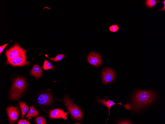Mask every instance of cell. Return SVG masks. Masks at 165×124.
Here are the masks:
<instances>
[{
  "mask_svg": "<svg viewBox=\"0 0 165 124\" xmlns=\"http://www.w3.org/2000/svg\"><path fill=\"white\" fill-rule=\"evenodd\" d=\"M157 94L151 90H139L133 96L131 102L132 111H138L152 103L157 97Z\"/></svg>",
  "mask_w": 165,
  "mask_h": 124,
  "instance_id": "cell-1",
  "label": "cell"
},
{
  "mask_svg": "<svg viewBox=\"0 0 165 124\" xmlns=\"http://www.w3.org/2000/svg\"><path fill=\"white\" fill-rule=\"evenodd\" d=\"M26 86L25 79L21 77L16 78L13 82L10 92L11 99L16 100L23 92Z\"/></svg>",
  "mask_w": 165,
  "mask_h": 124,
  "instance_id": "cell-2",
  "label": "cell"
},
{
  "mask_svg": "<svg viewBox=\"0 0 165 124\" xmlns=\"http://www.w3.org/2000/svg\"><path fill=\"white\" fill-rule=\"evenodd\" d=\"M63 100L64 104L71 116L75 120L82 119L83 114L80 108L73 103L68 97L65 96Z\"/></svg>",
  "mask_w": 165,
  "mask_h": 124,
  "instance_id": "cell-3",
  "label": "cell"
},
{
  "mask_svg": "<svg viewBox=\"0 0 165 124\" xmlns=\"http://www.w3.org/2000/svg\"><path fill=\"white\" fill-rule=\"evenodd\" d=\"M27 50L21 47L18 43H15L13 46L7 49L5 52V54L7 58V61L18 56Z\"/></svg>",
  "mask_w": 165,
  "mask_h": 124,
  "instance_id": "cell-4",
  "label": "cell"
},
{
  "mask_svg": "<svg viewBox=\"0 0 165 124\" xmlns=\"http://www.w3.org/2000/svg\"><path fill=\"white\" fill-rule=\"evenodd\" d=\"M26 52L25 51L18 56L6 61L5 64H10L13 66L22 67L25 65L29 66V61L26 60Z\"/></svg>",
  "mask_w": 165,
  "mask_h": 124,
  "instance_id": "cell-5",
  "label": "cell"
},
{
  "mask_svg": "<svg viewBox=\"0 0 165 124\" xmlns=\"http://www.w3.org/2000/svg\"><path fill=\"white\" fill-rule=\"evenodd\" d=\"M116 77L115 73L111 69L106 68L104 69L102 72V78L103 82L107 84L112 82Z\"/></svg>",
  "mask_w": 165,
  "mask_h": 124,
  "instance_id": "cell-6",
  "label": "cell"
},
{
  "mask_svg": "<svg viewBox=\"0 0 165 124\" xmlns=\"http://www.w3.org/2000/svg\"><path fill=\"white\" fill-rule=\"evenodd\" d=\"M88 62L91 65L98 67L102 64V60L100 55L95 52L92 51L87 57Z\"/></svg>",
  "mask_w": 165,
  "mask_h": 124,
  "instance_id": "cell-7",
  "label": "cell"
},
{
  "mask_svg": "<svg viewBox=\"0 0 165 124\" xmlns=\"http://www.w3.org/2000/svg\"><path fill=\"white\" fill-rule=\"evenodd\" d=\"M108 99L107 101H106V99H97V101L101 104L106 106L108 108L109 111V115L108 118L107 119V121L109 116L110 115V109L112 106L115 104H119L123 106L125 109L127 110H130L131 109V106L129 103H127L125 105H123L122 104L121 102L118 103H115L112 100L109 99L107 98H106Z\"/></svg>",
  "mask_w": 165,
  "mask_h": 124,
  "instance_id": "cell-8",
  "label": "cell"
},
{
  "mask_svg": "<svg viewBox=\"0 0 165 124\" xmlns=\"http://www.w3.org/2000/svg\"><path fill=\"white\" fill-rule=\"evenodd\" d=\"M10 123L13 124L18 119L19 115V112L18 107L11 106L6 108Z\"/></svg>",
  "mask_w": 165,
  "mask_h": 124,
  "instance_id": "cell-9",
  "label": "cell"
},
{
  "mask_svg": "<svg viewBox=\"0 0 165 124\" xmlns=\"http://www.w3.org/2000/svg\"><path fill=\"white\" fill-rule=\"evenodd\" d=\"M67 112H64L63 109H56L51 110L49 112V116L51 119L62 118L65 120H67Z\"/></svg>",
  "mask_w": 165,
  "mask_h": 124,
  "instance_id": "cell-10",
  "label": "cell"
},
{
  "mask_svg": "<svg viewBox=\"0 0 165 124\" xmlns=\"http://www.w3.org/2000/svg\"><path fill=\"white\" fill-rule=\"evenodd\" d=\"M53 97L49 93H44L40 94L38 97L37 102L40 105H49L53 100Z\"/></svg>",
  "mask_w": 165,
  "mask_h": 124,
  "instance_id": "cell-11",
  "label": "cell"
},
{
  "mask_svg": "<svg viewBox=\"0 0 165 124\" xmlns=\"http://www.w3.org/2000/svg\"><path fill=\"white\" fill-rule=\"evenodd\" d=\"M30 74L34 76L37 79L41 78L42 75V68L38 65L35 64L33 66L31 71Z\"/></svg>",
  "mask_w": 165,
  "mask_h": 124,
  "instance_id": "cell-12",
  "label": "cell"
},
{
  "mask_svg": "<svg viewBox=\"0 0 165 124\" xmlns=\"http://www.w3.org/2000/svg\"><path fill=\"white\" fill-rule=\"evenodd\" d=\"M39 114V113L38 111L33 106H31L30 107L28 113L26 115V117L28 120L29 121L32 117L37 116Z\"/></svg>",
  "mask_w": 165,
  "mask_h": 124,
  "instance_id": "cell-13",
  "label": "cell"
},
{
  "mask_svg": "<svg viewBox=\"0 0 165 124\" xmlns=\"http://www.w3.org/2000/svg\"><path fill=\"white\" fill-rule=\"evenodd\" d=\"M19 107H20L21 112V119L24 118L25 115L27 113L29 110V107L24 102L18 101Z\"/></svg>",
  "mask_w": 165,
  "mask_h": 124,
  "instance_id": "cell-14",
  "label": "cell"
},
{
  "mask_svg": "<svg viewBox=\"0 0 165 124\" xmlns=\"http://www.w3.org/2000/svg\"><path fill=\"white\" fill-rule=\"evenodd\" d=\"M158 2H161L155 0H146L144 2V4L147 7L151 9L156 6Z\"/></svg>",
  "mask_w": 165,
  "mask_h": 124,
  "instance_id": "cell-15",
  "label": "cell"
},
{
  "mask_svg": "<svg viewBox=\"0 0 165 124\" xmlns=\"http://www.w3.org/2000/svg\"><path fill=\"white\" fill-rule=\"evenodd\" d=\"M55 66L52 65L51 62L48 61L45 59L44 61L43 65L42 67L44 70H46L49 69L53 70Z\"/></svg>",
  "mask_w": 165,
  "mask_h": 124,
  "instance_id": "cell-16",
  "label": "cell"
},
{
  "mask_svg": "<svg viewBox=\"0 0 165 124\" xmlns=\"http://www.w3.org/2000/svg\"><path fill=\"white\" fill-rule=\"evenodd\" d=\"M66 56L63 54H57L54 58L48 57V58L51 61L55 62H57L61 61Z\"/></svg>",
  "mask_w": 165,
  "mask_h": 124,
  "instance_id": "cell-17",
  "label": "cell"
},
{
  "mask_svg": "<svg viewBox=\"0 0 165 124\" xmlns=\"http://www.w3.org/2000/svg\"><path fill=\"white\" fill-rule=\"evenodd\" d=\"M35 121L37 124H46V122L44 118L42 116H40L36 118Z\"/></svg>",
  "mask_w": 165,
  "mask_h": 124,
  "instance_id": "cell-18",
  "label": "cell"
},
{
  "mask_svg": "<svg viewBox=\"0 0 165 124\" xmlns=\"http://www.w3.org/2000/svg\"><path fill=\"white\" fill-rule=\"evenodd\" d=\"M109 30L112 32H115L118 31L119 29V27L117 25H114L109 27Z\"/></svg>",
  "mask_w": 165,
  "mask_h": 124,
  "instance_id": "cell-19",
  "label": "cell"
},
{
  "mask_svg": "<svg viewBox=\"0 0 165 124\" xmlns=\"http://www.w3.org/2000/svg\"><path fill=\"white\" fill-rule=\"evenodd\" d=\"M18 124H30V123L28 122L25 119H20L18 121Z\"/></svg>",
  "mask_w": 165,
  "mask_h": 124,
  "instance_id": "cell-20",
  "label": "cell"
},
{
  "mask_svg": "<svg viewBox=\"0 0 165 124\" xmlns=\"http://www.w3.org/2000/svg\"><path fill=\"white\" fill-rule=\"evenodd\" d=\"M12 41H11L10 42H9V43H7L6 44H5L2 46H1L0 47V55L1 54V53H2V51L6 47V46H7V45L10 42Z\"/></svg>",
  "mask_w": 165,
  "mask_h": 124,
  "instance_id": "cell-21",
  "label": "cell"
},
{
  "mask_svg": "<svg viewBox=\"0 0 165 124\" xmlns=\"http://www.w3.org/2000/svg\"><path fill=\"white\" fill-rule=\"evenodd\" d=\"M131 122L128 121H122L119 122L118 124H132Z\"/></svg>",
  "mask_w": 165,
  "mask_h": 124,
  "instance_id": "cell-22",
  "label": "cell"
},
{
  "mask_svg": "<svg viewBox=\"0 0 165 124\" xmlns=\"http://www.w3.org/2000/svg\"><path fill=\"white\" fill-rule=\"evenodd\" d=\"M162 2L163 3L164 5L163 7L161 9H159L158 10V11H165V0H164L163 1H162Z\"/></svg>",
  "mask_w": 165,
  "mask_h": 124,
  "instance_id": "cell-23",
  "label": "cell"
}]
</instances>
